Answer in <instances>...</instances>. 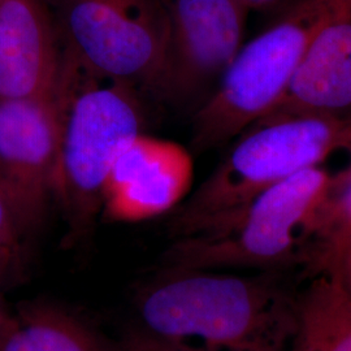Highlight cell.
<instances>
[{"label":"cell","instance_id":"e0dca14e","mask_svg":"<svg viewBox=\"0 0 351 351\" xmlns=\"http://www.w3.org/2000/svg\"><path fill=\"white\" fill-rule=\"evenodd\" d=\"M329 268L333 269L335 272L339 274L345 285L349 288L351 291V243L345 247L343 250L336 255L329 263L324 265L322 269Z\"/></svg>","mask_w":351,"mask_h":351},{"label":"cell","instance_id":"3957f363","mask_svg":"<svg viewBox=\"0 0 351 351\" xmlns=\"http://www.w3.org/2000/svg\"><path fill=\"white\" fill-rule=\"evenodd\" d=\"M220 163L169 220L172 239L217 226L277 184L351 151V119L265 117L233 139Z\"/></svg>","mask_w":351,"mask_h":351},{"label":"cell","instance_id":"7a4b0ae2","mask_svg":"<svg viewBox=\"0 0 351 351\" xmlns=\"http://www.w3.org/2000/svg\"><path fill=\"white\" fill-rule=\"evenodd\" d=\"M55 95L59 155L53 201L63 211L65 243L77 245L91 236L113 164L143 133L146 116L138 88L93 72L63 49Z\"/></svg>","mask_w":351,"mask_h":351},{"label":"cell","instance_id":"8992f818","mask_svg":"<svg viewBox=\"0 0 351 351\" xmlns=\"http://www.w3.org/2000/svg\"><path fill=\"white\" fill-rule=\"evenodd\" d=\"M60 47L98 75L152 88L163 59L164 0H49Z\"/></svg>","mask_w":351,"mask_h":351},{"label":"cell","instance_id":"ba28073f","mask_svg":"<svg viewBox=\"0 0 351 351\" xmlns=\"http://www.w3.org/2000/svg\"><path fill=\"white\" fill-rule=\"evenodd\" d=\"M58 155L55 94L0 101V186L26 234L40 226L53 201Z\"/></svg>","mask_w":351,"mask_h":351},{"label":"cell","instance_id":"5bb4252c","mask_svg":"<svg viewBox=\"0 0 351 351\" xmlns=\"http://www.w3.org/2000/svg\"><path fill=\"white\" fill-rule=\"evenodd\" d=\"M350 243L351 160L339 175L332 176L326 199L315 215L308 242L310 263L322 269Z\"/></svg>","mask_w":351,"mask_h":351},{"label":"cell","instance_id":"6da1fadb","mask_svg":"<svg viewBox=\"0 0 351 351\" xmlns=\"http://www.w3.org/2000/svg\"><path fill=\"white\" fill-rule=\"evenodd\" d=\"M281 272L164 267L139 290V329L206 351H293L297 300Z\"/></svg>","mask_w":351,"mask_h":351},{"label":"cell","instance_id":"8fae6325","mask_svg":"<svg viewBox=\"0 0 351 351\" xmlns=\"http://www.w3.org/2000/svg\"><path fill=\"white\" fill-rule=\"evenodd\" d=\"M351 119V17L315 38L282 97L265 117Z\"/></svg>","mask_w":351,"mask_h":351},{"label":"cell","instance_id":"5b68a950","mask_svg":"<svg viewBox=\"0 0 351 351\" xmlns=\"http://www.w3.org/2000/svg\"><path fill=\"white\" fill-rule=\"evenodd\" d=\"M332 176L320 165L289 177L217 226L173 239L163 267L282 272L310 263V232Z\"/></svg>","mask_w":351,"mask_h":351},{"label":"cell","instance_id":"30bf717a","mask_svg":"<svg viewBox=\"0 0 351 351\" xmlns=\"http://www.w3.org/2000/svg\"><path fill=\"white\" fill-rule=\"evenodd\" d=\"M62 49L40 0H0V101L51 97Z\"/></svg>","mask_w":351,"mask_h":351},{"label":"cell","instance_id":"277c9868","mask_svg":"<svg viewBox=\"0 0 351 351\" xmlns=\"http://www.w3.org/2000/svg\"><path fill=\"white\" fill-rule=\"evenodd\" d=\"M351 17V0H300L245 42L211 97L193 113L191 152L230 143L282 97L306 52L326 26Z\"/></svg>","mask_w":351,"mask_h":351},{"label":"cell","instance_id":"d6986e66","mask_svg":"<svg viewBox=\"0 0 351 351\" xmlns=\"http://www.w3.org/2000/svg\"><path fill=\"white\" fill-rule=\"evenodd\" d=\"M13 310L8 306L3 295V289L0 288V339L4 336L7 328L11 323L12 319Z\"/></svg>","mask_w":351,"mask_h":351},{"label":"cell","instance_id":"2e32d148","mask_svg":"<svg viewBox=\"0 0 351 351\" xmlns=\"http://www.w3.org/2000/svg\"><path fill=\"white\" fill-rule=\"evenodd\" d=\"M119 351H206L185 343L151 336L142 329H133L120 343Z\"/></svg>","mask_w":351,"mask_h":351},{"label":"cell","instance_id":"9c48e42d","mask_svg":"<svg viewBox=\"0 0 351 351\" xmlns=\"http://www.w3.org/2000/svg\"><path fill=\"white\" fill-rule=\"evenodd\" d=\"M193 178L191 151L173 141L141 133L113 164L101 217L137 223L175 211L190 194Z\"/></svg>","mask_w":351,"mask_h":351},{"label":"cell","instance_id":"9a60e30c","mask_svg":"<svg viewBox=\"0 0 351 351\" xmlns=\"http://www.w3.org/2000/svg\"><path fill=\"white\" fill-rule=\"evenodd\" d=\"M25 230L0 186V288L19 284L26 271Z\"/></svg>","mask_w":351,"mask_h":351},{"label":"cell","instance_id":"52a82bcc","mask_svg":"<svg viewBox=\"0 0 351 351\" xmlns=\"http://www.w3.org/2000/svg\"><path fill=\"white\" fill-rule=\"evenodd\" d=\"M168 36L151 91L195 112L245 43L250 10L239 0H164Z\"/></svg>","mask_w":351,"mask_h":351},{"label":"cell","instance_id":"4fadbf2b","mask_svg":"<svg viewBox=\"0 0 351 351\" xmlns=\"http://www.w3.org/2000/svg\"><path fill=\"white\" fill-rule=\"evenodd\" d=\"M293 351H351V291L333 269H320L297 300Z\"/></svg>","mask_w":351,"mask_h":351},{"label":"cell","instance_id":"ac0fdd59","mask_svg":"<svg viewBox=\"0 0 351 351\" xmlns=\"http://www.w3.org/2000/svg\"><path fill=\"white\" fill-rule=\"evenodd\" d=\"M249 10H259V11H278L288 8L289 5L300 1V0H239Z\"/></svg>","mask_w":351,"mask_h":351},{"label":"cell","instance_id":"7c38bea8","mask_svg":"<svg viewBox=\"0 0 351 351\" xmlns=\"http://www.w3.org/2000/svg\"><path fill=\"white\" fill-rule=\"evenodd\" d=\"M0 351H119V346L58 304L27 302L13 311Z\"/></svg>","mask_w":351,"mask_h":351}]
</instances>
